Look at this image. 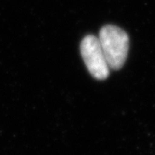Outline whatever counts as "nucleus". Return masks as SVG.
I'll return each mask as SVG.
<instances>
[{"label": "nucleus", "mask_w": 155, "mask_h": 155, "mask_svg": "<svg viewBox=\"0 0 155 155\" xmlns=\"http://www.w3.org/2000/svg\"><path fill=\"white\" fill-rule=\"evenodd\" d=\"M98 40L110 68L114 70L122 68L129 48L127 34L119 27L110 24L101 28Z\"/></svg>", "instance_id": "f257e3e1"}, {"label": "nucleus", "mask_w": 155, "mask_h": 155, "mask_svg": "<svg viewBox=\"0 0 155 155\" xmlns=\"http://www.w3.org/2000/svg\"><path fill=\"white\" fill-rule=\"evenodd\" d=\"M80 52L89 72L97 79L104 80L110 75V67L101 48L98 37L87 35L82 40Z\"/></svg>", "instance_id": "f03ea898"}]
</instances>
